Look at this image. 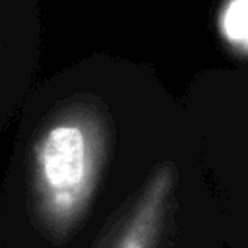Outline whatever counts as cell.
Returning <instances> with one entry per match:
<instances>
[{
	"instance_id": "1",
	"label": "cell",
	"mask_w": 248,
	"mask_h": 248,
	"mask_svg": "<svg viewBox=\"0 0 248 248\" xmlns=\"http://www.w3.org/2000/svg\"><path fill=\"white\" fill-rule=\"evenodd\" d=\"M114 145L108 107L93 95L58 105L39 124L27 153V203L37 231L66 242L89 213Z\"/></svg>"
},
{
	"instance_id": "2",
	"label": "cell",
	"mask_w": 248,
	"mask_h": 248,
	"mask_svg": "<svg viewBox=\"0 0 248 248\" xmlns=\"http://www.w3.org/2000/svg\"><path fill=\"white\" fill-rule=\"evenodd\" d=\"M178 170L172 161L151 169L101 236L97 248H161L174 213Z\"/></svg>"
}]
</instances>
